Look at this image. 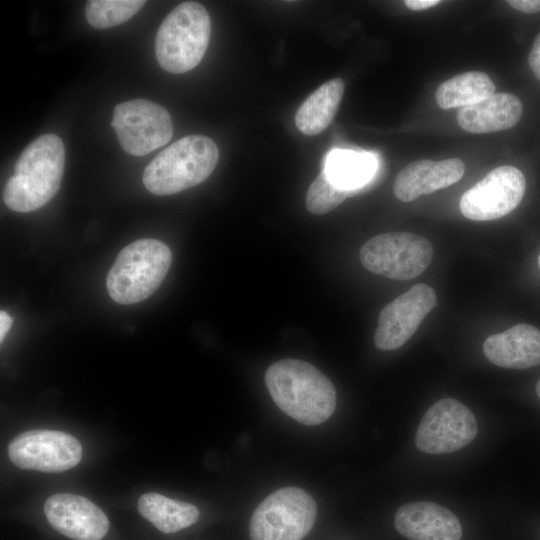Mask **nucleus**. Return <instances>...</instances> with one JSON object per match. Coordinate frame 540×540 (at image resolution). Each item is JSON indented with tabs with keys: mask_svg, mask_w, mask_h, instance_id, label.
<instances>
[{
	"mask_svg": "<svg viewBox=\"0 0 540 540\" xmlns=\"http://www.w3.org/2000/svg\"><path fill=\"white\" fill-rule=\"evenodd\" d=\"M12 325V319L9 316V314L1 310L0 312V340L3 341L4 337L8 333L10 327Z\"/></svg>",
	"mask_w": 540,
	"mask_h": 540,
	"instance_id": "obj_27",
	"label": "nucleus"
},
{
	"mask_svg": "<svg viewBox=\"0 0 540 540\" xmlns=\"http://www.w3.org/2000/svg\"><path fill=\"white\" fill-rule=\"evenodd\" d=\"M145 3L140 0H90L85 6V17L96 29L110 28L129 20Z\"/></svg>",
	"mask_w": 540,
	"mask_h": 540,
	"instance_id": "obj_22",
	"label": "nucleus"
},
{
	"mask_svg": "<svg viewBox=\"0 0 540 540\" xmlns=\"http://www.w3.org/2000/svg\"><path fill=\"white\" fill-rule=\"evenodd\" d=\"M522 112V103L517 96L500 92L478 103L459 108L457 122L469 133H492L515 126Z\"/></svg>",
	"mask_w": 540,
	"mask_h": 540,
	"instance_id": "obj_17",
	"label": "nucleus"
},
{
	"mask_svg": "<svg viewBox=\"0 0 540 540\" xmlns=\"http://www.w3.org/2000/svg\"><path fill=\"white\" fill-rule=\"evenodd\" d=\"M218 159L219 150L211 138L185 136L150 161L143 173V184L156 195L175 194L205 181Z\"/></svg>",
	"mask_w": 540,
	"mask_h": 540,
	"instance_id": "obj_3",
	"label": "nucleus"
},
{
	"mask_svg": "<svg viewBox=\"0 0 540 540\" xmlns=\"http://www.w3.org/2000/svg\"><path fill=\"white\" fill-rule=\"evenodd\" d=\"M538 266H539V268H540V254H539V256H538Z\"/></svg>",
	"mask_w": 540,
	"mask_h": 540,
	"instance_id": "obj_29",
	"label": "nucleus"
},
{
	"mask_svg": "<svg viewBox=\"0 0 540 540\" xmlns=\"http://www.w3.org/2000/svg\"><path fill=\"white\" fill-rule=\"evenodd\" d=\"M8 455L22 469L62 472L80 462L82 446L78 439L62 431L30 430L10 442Z\"/></svg>",
	"mask_w": 540,
	"mask_h": 540,
	"instance_id": "obj_11",
	"label": "nucleus"
},
{
	"mask_svg": "<svg viewBox=\"0 0 540 540\" xmlns=\"http://www.w3.org/2000/svg\"><path fill=\"white\" fill-rule=\"evenodd\" d=\"M348 190L336 186L323 170L311 183L306 194V208L314 215L326 214L339 206Z\"/></svg>",
	"mask_w": 540,
	"mask_h": 540,
	"instance_id": "obj_23",
	"label": "nucleus"
},
{
	"mask_svg": "<svg viewBox=\"0 0 540 540\" xmlns=\"http://www.w3.org/2000/svg\"><path fill=\"white\" fill-rule=\"evenodd\" d=\"M439 0H406L404 4L411 10L420 11L425 10L440 4Z\"/></svg>",
	"mask_w": 540,
	"mask_h": 540,
	"instance_id": "obj_26",
	"label": "nucleus"
},
{
	"mask_svg": "<svg viewBox=\"0 0 540 540\" xmlns=\"http://www.w3.org/2000/svg\"><path fill=\"white\" fill-rule=\"evenodd\" d=\"M317 505L298 487H284L268 495L254 510L251 540H302L312 529Z\"/></svg>",
	"mask_w": 540,
	"mask_h": 540,
	"instance_id": "obj_6",
	"label": "nucleus"
},
{
	"mask_svg": "<svg viewBox=\"0 0 540 540\" xmlns=\"http://www.w3.org/2000/svg\"><path fill=\"white\" fill-rule=\"evenodd\" d=\"M507 3L523 13H536L540 11V0H509Z\"/></svg>",
	"mask_w": 540,
	"mask_h": 540,
	"instance_id": "obj_25",
	"label": "nucleus"
},
{
	"mask_svg": "<svg viewBox=\"0 0 540 540\" xmlns=\"http://www.w3.org/2000/svg\"><path fill=\"white\" fill-rule=\"evenodd\" d=\"M111 126L123 150L133 156H144L164 146L173 135L169 112L145 99L116 105Z\"/></svg>",
	"mask_w": 540,
	"mask_h": 540,
	"instance_id": "obj_8",
	"label": "nucleus"
},
{
	"mask_svg": "<svg viewBox=\"0 0 540 540\" xmlns=\"http://www.w3.org/2000/svg\"><path fill=\"white\" fill-rule=\"evenodd\" d=\"M171 263V250L159 240L144 238L130 243L119 252L108 272L110 297L122 305L145 300L161 285Z\"/></svg>",
	"mask_w": 540,
	"mask_h": 540,
	"instance_id": "obj_4",
	"label": "nucleus"
},
{
	"mask_svg": "<svg viewBox=\"0 0 540 540\" xmlns=\"http://www.w3.org/2000/svg\"><path fill=\"white\" fill-rule=\"evenodd\" d=\"M483 352L493 364L509 369L540 365V330L529 324H517L489 336Z\"/></svg>",
	"mask_w": 540,
	"mask_h": 540,
	"instance_id": "obj_16",
	"label": "nucleus"
},
{
	"mask_svg": "<svg viewBox=\"0 0 540 540\" xmlns=\"http://www.w3.org/2000/svg\"><path fill=\"white\" fill-rule=\"evenodd\" d=\"M528 63L533 74L540 81V33L534 40L528 56Z\"/></svg>",
	"mask_w": 540,
	"mask_h": 540,
	"instance_id": "obj_24",
	"label": "nucleus"
},
{
	"mask_svg": "<svg viewBox=\"0 0 540 540\" xmlns=\"http://www.w3.org/2000/svg\"><path fill=\"white\" fill-rule=\"evenodd\" d=\"M211 19L203 5H177L164 18L155 38V55L162 69L181 74L196 67L207 50Z\"/></svg>",
	"mask_w": 540,
	"mask_h": 540,
	"instance_id": "obj_5",
	"label": "nucleus"
},
{
	"mask_svg": "<svg viewBox=\"0 0 540 540\" xmlns=\"http://www.w3.org/2000/svg\"><path fill=\"white\" fill-rule=\"evenodd\" d=\"M343 79L334 78L323 83L298 108L295 124L304 135L323 132L333 121L344 94Z\"/></svg>",
	"mask_w": 540,
	"mask_h": 540,
	"instance_id": "obj_18",
	"label": "nucleus"
},
{
	"mask_svg": "<svg viewBox=\"0 0 540 540\" xmlns=\"http://www.w3.org/2000/svg\"><path fill=\"white\" fill-rule=\"evenodd\" d=\"M477 432V421L471 410L455 399L444 398L426 411L418 426L415 443L425 453H451L468 445Z\"/></svg>",
	"mask_w": 540,
	"mask_h": 540,
	"instance_id": "obj_9",
	"label": "nucleus"
},
{
	"mask_svg": "<svg viewBox=\"0 0 540 540\" xmlns=\"http://www.w3.org/2000/svg\"><path fill=\"white\" fill-rule=\"evenodd\" d=\"M396 530L410 540H460L459 519L447 508L433 502L402 505L394 518Z\"/></svg>",
	"mask_w": 540,
	"mask_h": 540,
	"instance_id": "obj_14",
	"label": "nucleus"
},
{
	"mask_svg": "<svg viewBox=\"0 0 540 540\" xmlns=\"http://www.w3.org/2000/svg\"><path fill=\"white\" fill-rule=\"evenodd\" d=\"M368 271L394 280H409L423 273L433 258L430 242L409 232H388L369 239L360 249Z\"/></svg>",
	"mask_w": 540,
	"mask_h": 540,
	"instance_id": "obj_7",
	"label": "nucleus"
},
{
	"mask_svg": "<svg viewBox=\"0 0 540 540\" xmlns=\"http://www.w3.org/2000/svg\"><path fill=\"white\" fill-rule=\"evenodd\" d=\"M536 394L540 398V380L536 384Z\"/></svg>",
	"mask_w": 540,
	"mask_h": 540,
	"instance_id": "obj_28",
	"label": "nucleus"
},
{
	"mask_svg": "<svg viewBox=\"0 0 540 540\" xmlns=\"http://www.w3.org/2000/svg\"><path fill=\"white\" fill-rule=\"evenodd\" d=\"M465 165L458 158L440 161L421 159L409 163L396 176L393 192L402 202H411L421 195L433 193L458 182Z\"/></svg>",
	"mask_w": 540,
	"mask_h": 540,
	"instance_id": "obj_15",
	"label": "nucleus"
},
{
	"mask_svg": "<svg viewBox=\"0 0 540 540\" xmlns=\"http://www.w3.org/2000/svg\"><path fill=\"white\" fill-rule=\"evenodd\" d=\"M265 384L279 409L304 425L323 423L335 411L332 382L312 364L282 359L268 367Z\"/></svg>",
	"mask_w": 540,
	"mask_h": 540,
	"instance_id": "obj_1",
	"label": "nucleus"
},
{
	"mask_svg": "<svg viewBox=\"0 0 540 540\" xmlns=\"http://www.w3.org/2000/svg\"><path fill=\"white\" fill-rule=\"evenodd\" d=\"M375 168L373 157L348 150H334L327 156L324 171L338 187L350 190L364 184Z\"/></svg>",
	"mask_w": 540,
	"mask_h": 540,
	"instance_id": "obj_21",
	"label": "nucleus"
},
{
	"mask_svg": "<svg viewBox=\"0 0 540 540\" xmlns=\"http://www.w3.org/2000/svg\"><path fill=\"white\" fill-rule=\"evenodd\" d=\"M525 190L526 179L519 169L499 166L462 195L460 211L473 221L499 219L520 204Z\"/></svg>",
	"mask_w": 540,
	"mask_h": 540,
	"instance_id": "obj_10",
	"label": "nucleus"
},
{
	"mask_svg": "<svg viewBox=\"0 0 540 540\" xmlns=\"http://www.w3.org/2000/svg\"><path fill=\"white\" fill-rule=\"evenodd\" d=\"M44 512L55 530L73 540H101L109 530L105 513L80 495L54 494L46 500Z\"/></svg>",
	"mask_w": 540,
	"mask_h": 540,
	"instance_id": "obj_13",
	"label": "nucleus"
},
{
	"mask_svg": "<svg viewBox=\"0 0 540 540\" xmlns=\"http://www.w3.org/2000/svg\"><path fill=\"white\" fill-rule=\"evenodd\" d=\"M436 305L437 295L432 287L423 283L412 286L381 310L375 346L388 351L404 345Z\"/></svg>",
	"mask_w": 540,
	"mask_h": 540,
	"instance_id": "obj_12",
	"label": "nucleus"
},
{
	"mask_svg": "<svg viewBox=\"0 0 540 540\" xmlns=\"http://www.w3.org/2000/svg\"><path fill=\"white\" fill-rule=\"evenodd\" d=\"M138 511L158 530L167 534L194 524L199 517V510L193 504L154 492L145 493L139 498Z\"/></svg>",
	"mask_w": 540,
	"mask_h": 540,
	"instance_id": "obj_19",
	"label": "nucleus"
},
{
	"mask_svg": "<svg viewBox=\"0 0 540 540\" xmlns=\"http://www.w3.org/2000/svg\"><path fill=\"white\" fill-rule=\"evenodd\" d=\"M494 93L495 85L486 73L468 71L441 83L435 91V100L442 109L462 108Z\"/></svg>",
	"mask_w": 540,
	"mask_h": 540,
	"instance_id": "obj_20",
	"label": "nucleus"
},
{
	"mask_svg": "<svg viewBox=\"0 0 540 540\" xmlns=\"http://www.w3.org/2000/svg\"><path fill=\"white\" fill-rule=\"evenodd\" d=\"M65 148L55 134L32 141L17 159L3 192L5 205L15 212H31L58 192L64 171Z\"/></svg>",
	"mask_w": 540,
	"mask_h": 540,
	"instance_id": "obj_2",
	"label": "nucleus"
}]
</instances>
